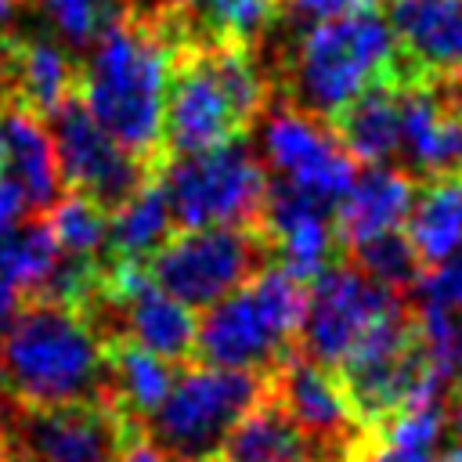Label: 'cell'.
I'll use <instances>...</instances> for the list:
<instances>
[{"label": "cell", "instance_id": "6da1fadb", "mask_svg": "<svg viewBox=\"0 0 462 462\" xmlns=\"http://www.w3.org/2000/svg\"><path fill=\"white\" fill-rule=\"evenodd\" d=\"M195 7H123L79 54V101L130 155L162 166V108L173 51L202 36Z\"/></svg>", "mask_w": 462, "mask_h": 462}, {"label": "cell", "instance_id": "7a4b0ae2", "mask_svg": "<svg viewBox=\"0 0 462 462\" xmlns=\"http://www.w3.org/2000/svg\"><path fill=\"white\" fill-rule=\"evenodd\" d=\"M0 397L29 408L112 404L108 343L79 303L29 296L4 321Z\"/></svg>", "mask_w": 462, "mask_h": 462}, {"label": "cell", "instance_id": "3957f363", "mask_svg": "<svg viewBox=\"0 0 462 462\" xmlns=\"http://www.w3.org/2000/svg\"><path fill=\"white\" fill-rule=\"evenodd\" d=\"M397 54L401 47L393 29L379 18V11L354 7L314 22L292 47H285L274 87H282L285 101L328 123L365 87L386 79Z\"/></svg>", "mask_w": 462, "mask_h": 462}, {"label": "cell", "instance_id": "277c9868", "mask_svg": "<svg viewBox=\"0 0 462 462\" xmlns=\"http://www.w3.org/2000/svg\"><path fill=\"white\" fill-rule=\"evenodd\" d=\"M303 310L307 285L285 267L267 263L206 310L199 321L195 361L267 375L296 346Z\"/></svg>", "mask_w": 462, "mask_h": 462}, {"label": "cell", "instance_id": "5b68a950", "mask_svg": "<svg viewBox=\"0 0 462 462\" xmlns=\"http://www.w3.org/2000/svg\"><path fill=\"white\" fill-rule=\"evenodd\" d=\"M267 393L263 372L188 361L177 368L162 404L141 422L170 462H217L231 426Z\"/></svg>", "mask_w": 462, "mask_h": 462}, {"label": "cell", "instance_id": "8992f818", "mask_svg": "<svg viewBox=\"0 0 462 462\" xmlns=\"http://www.w3.org/2000/svg\"><path fill=\"white\" fill-rule=\"evenodd\" d=\"M177 227H260L271 177L256 159L249 134H235L213 148L170 155L159 166Z\"/></svg>", "mask_w": 462, "mask_h": 462}, {"label": "cell", "instance_id": "52a82bcc", "mask_svg": "<svg viewBox=\"0 0 462 462\" xmlns=\"http://www.w3.org/2000/svg\"><path fill=\"white\" fill-rule=\"evenodd\" d=\"M267 263L274 260L260 227L213 224L170 235L144 260V274L173 300L188 303L191 310H202L245 285Z\"/></svg>", "mask_w": 462, "mask_h": 462}, {"label": "cell", "instance_id": "ba28073f", "mask_svg": "<svg viewBox=\"0 0 462 462\" xmlns=\"http://www.w3.org/2000/svg\"><path fill=\"white\" fill-rule=\"evenodd\" d=\"M141 422L112 404L29 408L0 397L4 462H119Z\"/></svg>", "mask_w": 462, "mask_h": 462}, {"label": "cell", "instance_id": "9c48e42d", "mask_svg": "<svg viewBox=\"0 0 462 462\" xmlns=\"http://www.w3.org/2000/svg\"><path fill=\"white\" fill-rule=\"evenodd\" d=\"M267 397L307 440L314 462H354L372 430L361 426L339 375L292 346L267 372Z\"/></svg>", "mask_w": 462, "mask_h": 462}, {"label": "cell", "instance_id": "30bf717a", "mask_svg": "<svg viewBox=\"0 0 462 462\" xmlns=\"http://www.w3.org/2000/svg\"><path fill=\"white\" fill-rule=\"evenodd\" d=\"M256 123H263V130H260L263 155L282 184H289L325 206H336L350 191V184L357 177V162L336 137L332 123L296 108L285 97L282 101L271 97V105L263 108V116Z\"/></svg>", "mask_w": 462, "mask_h": 462}, {"label": "cell", "instance_id": "8fae6325", "mask_svg": "<svg viewBox=\"0 0 462 462\" xmlns=\"http://www.w3.org/2000/svg\"><path fill=\"white\" fill-rule=\"evenodd\" d=\"M51 123H54L51 141H54L65 191H79V195L94 199L105 213H116L144 180H152L159 173V166H152V162L130 155L123 144H116L108 137V130L87 112L79 94L69 97L47 119V126Z\"/></svg>", "mask_w": 462, "mask_h": 462}, {"label": "cell", "instance_id": "7c38bea8", "mask_svg": "<svg viewBox=\"0 0 462 462\" xmlns=\"http://www.w3.org/2000/svg\"><path fill=\"white\" fill-rule=\"evenodd\" d=\"M397 303H404L401 292L379 285L350 260H336L307 285V310L300 325L303 339H296V346L325 368H336L346 350Z\"/></svg>", "mask_w": 462, "mask_h": 462}, {"label": "cell", "instance_id": "4fadbf2b", "mask_svg": "<svg viewBox=\"0 0 462 462\" xmlns=\"http://www.w3.org/2000/svg\"><path fill=\"white\" fill-rule=\"evenodd\" d=\"M209 36V32H206ZM206 36L184 40L173 51L166 108H162V155H188L213 148L235 134H249L209 65Z\"/></svg>", "mask_w": 462, "mask_h": 462}, {"label": "cell", "instance_id": "5bb4252c", "mask_svg": "<svg viewBox=\"0 0 462 462\" xmlns=\"http://www.w3.org/2000/svg\"><path fill=\"white\" fill-rule=\"evenodd\" d=\"M260 231L271 245V260L285 267L292 278H300L303 285H310L325 267L343 260V242L336 235L332 206L282 180H271Z\"/></svg>", "mask_w": 462, "mask_h": 462}, {"label": "cell", "instance_id": "9a60e30c", "mask_svg": "<svg viewBox=\"0 0 462 462\" xmlns=\"http://www.w3.org/2000/svg\"><path fill=\"white\" fill-rule=\"evenodd\" d=\"M0 94L4 105H22L43 123L79 94V58L51 36L4 32L0 43Z\"/></svg>", "mask_w": 462, "mask_h": 462}, {"label": "cell", "instance_id": "2e32d148", "mask_svg": "<svg viewBox=\"0 0 462 462\" xmlns=\"http://www.w3.org/2000/svg\"><path fill=\"white\" fill-rule=\"evenodd\" d=\"M0 173L25 191L29 209L36 213H51V206L65 191L51 126L11 101L0 105Z\"/></svg>", "mask_w": 462, "mask_h": 462}, {"label": "cell", "instance_id": "e0dca14e", "mask_svg": "<svg viewBox=\"0 0 462 462\" xmlns=\"http://www.w3.org/2000/svg\"><path fill=\"white\" fill-rule=\"evenodd\" d=\"M419 180L408 170H390V166H368V173L354 177L350 191L336 202V235L346 245L379 235V231H397L415 202Z\"/></svg>", "mask_w": 462, "mask_h": 462}, {"label": "cell", "instance_id": "ac0fdd59", "mask_svg": "<svg viewBox=\"0 0 462 462\" xmlns=\"http://www.w3.org/2000/svg\"><path fill=\"white\" fill-rule=\"evenodd\" d=\"M58 256L61 249L47 213L32 209L0 231V325L22 307V300L47 285Z\"/></svg>", "mask_w": 462, "mask_h": 462}, {"label": "cell", "instance_id": "d6986e66", "mask_svg": "<svg viewBox=\"0 0 462 462\" xmlns=\"http://www.w3.org/2000/svg\"><path fill=\"white\" fill-rule=\"evenodd\" d=\"M401 51L426 72L462 69V0H390Z\"/></svg>", "mask_w": 462, "mask_h": 462}, {"label": "cell", "instance_id": "ffe728a7", "mask_svg": "<svg viewBox=\"0 0 462 462\" xmlns=\"http://www.w3.org/2000/svg\"><path fill=\"white\" fill-rule=\"evenodd\" d=\"M336 137L354 155V162L386 166L401 152V105H397V83L379 79L365 87L343 112L332 119Z\"/></svg>", "mask_w": 462, "mask_h": 462}, {"label": "cell", "instance_id": "44dd1931", "mask_svg": "<svg viewBox=\"0 0 462 462\" xmlns=\"http://www.w3.org/2000/svg\"><path fill=\"white\" fill-rule=\"evenodd\" d=\"M177 220L166 199V188L159 173L144 180L116 213H108V242H105V260H130L144 263L170 235Z\"/></svg>", "mask_w": 462, "mask_h": 462}, {"label": "cell", "instance_id": "7402d4cb", "mask_svg": "<svg viewBox=\"0 0 462 462\" xmlns=\"http://www.w3.org/2000/svg\"><path fill=\"white\" fill-rule=\"evenodd\" d=\"M217 462H314L307 440L263 393L224 437Z\"/></svg>", "mask_w": 462, "mask_h": 462}, {"label": "cell", "instance_id": "603a6c76", "mask_svg": "<svg viewBox=\"0 0 462 462\" xmlns=\"http://www.w3.org/2000/svg\"><path fill=\"white\" fill-rule=\"evenodd\" d=\"M408 238L422 267L462 253V177L430 180L426 191L415 195L408 213Z\"/></svg>", "mask_w": 462, "mask_h": 462}, {"label": "cell", "instance_id": "cb8c5ba5", "mask_svg": "<svg viewBox=\"0 0 462 462\" xmlns=\"http://www.w3.org/2000/svg\"><path fill=\"white\" fill-rule=\"evenodd\" d=\"M108 365H112V390H116V408L130 415L134 422H144L162 397L173 386V375L180 365H170L144 346L123 339L108 346Z\"/></svg>", "mask_w": 462, "mask_h": 462}, {"label": "cell", "instance_id": "d4e9b609", "mask_svg": "<svg viewBox=\"0 0 462 462\" xmlns=\"http://www.w3.org/2000/svg\"><path fill=\"white\" fill-rule=\"evenodd\" d=\"M343 256H346L357 271H365L368 278H375L379 285H386V289H393V292L411 289V285L419 282V274H422V260H419L411 238L401 235V231L368 235V238L346 245Z\"/></svg>", "mask_w": 462, "mask_h": 462}, {"label": "cell", "instance_id": "484cf974", "mask_svg": "<svg viewBox=\"0 0 462 462\" xmlns=\"http://www.w3.org/2000/svg\"><path fill=\"white\" fill-rule=\"evenodd\" d=\"M51 217V227H54V238H58V249L61 253H72V256H101L105 260V242H108V213L72 191L65 199L54 202V213Z\"/></svg>", "mask_w": 462, "mask_h": 462}, {"label": "cell", "instance_id": "4316f807", "mask_svg": "<svg viewBox=\"0 0 462 462\" xmlns=\"http://www.w3.org/2000/svg\"><path fill=\"white\" fill-rule=\"evenodd\" d=\"M51 18V25L61 32L65 47L79 58L94 36L123 11V0H32Z\"/></svg>", "mask_w": 462, "mask_h": 462}, {"label": "cell", "instance_id": "83f0119b", "mask_svg": "<svg viewBox=\"0 0 462 462\" xmlns=\"http://www.w3.org/2000/svg\"><path fill=\"white\" fill-rule=\"evenodd\" d=\"M415 292V310H440L458 318L462 310V256L433 263V271H422L419 282L411 285Z\"/></svg>", "mask_w": 462, "mask_h": 462}, {"label": "cell", "instance_id": "f1b7e54d", "mask_svg": "<svg viewBox=\"0 0 462 462\" xmlns=\"http://www.w3.org/2000/svg\"><path fill=\"white\" fill-rule=\"evenodd\" d=\"M354 7H361V0H282V14L300 25H314V22L346 14Z\"/></svg>", "mask_w": 462, "mask_h": 462}, {"label": "cell", "instance_id": "f546056e", "mask_svg": "<svg viewBox=\"0 0 462 462\" xmlns=\"http://www.w3.org/2000/svg\"><path fill=\"white\" fill-rule=\"evenodd\" d=\"M25 209H29L25 191H22L11 177H4V173H0V231H4V227H11L18 217H25Z\"/></svg>", "mask_w": 462, "mask_h": 462}, {"label": "cell", "instance_id": "4dcf8cb0", "mask_svg": "<svg viewBox=\"0 0 462 462\" xmlns=\"http://www.w3.org/2000/svg\"><path fill=\"white\" fill-rule=\"evenodd\" d=\"M119 462H170V458H166V455H162V451H159V448L141 433V437H134V440L126 444V451H123V458H119Z\"/></svg>", "mask_w": 462, "mask_h": 462}, {"label": "cell", "instance_id": "1f68e13d", "mask_svg": "<svg viewBox=\"0 0 462 462\" xmlns=\"http://www.w3.org/2000/svg\"><path fill=\"white\" fill-rule=\"evenodd\" d=\"M451 372L458 375V390H462V321L455 328V357H451Z\"/></svg>", "mask_w": 462, "mask_h": 462}, {"label": "cell", "instance_id": "d6a6232c", "mask_svg": "<svg viewBox=\"0 0 462 462\" xmlns=\"http://www.w3.org/2000/svg\"><path fill=\"white\" fill-rule=\"evenodd\" d=\"M440 462H462V444H458V448H451V451H448Z\"/></svg>", "mask_w": 462, "mask_h": 462}, {"label": "cell", "instance_id": "836d02e7", "mask_svg": "<svg viewBox=\"0 0 462 462\" xmlns=\"http://www.w3.org/2000/svg\"><path fill=\"white\" fill-rule=\"evenodd\" d=\"M0 462H4V444H0Z\"/></svg>", "mask_w": 462, "mask_h": 462}, {"label": "cell", "instance_id": "e575fe53", "mask_svg": "<svg viewBox=\"0 0 462 462\" xmlns=\"http://www.w3.org/2000/svg\"><path fill=\"white\" fill-rule=\"evenodd\" d=\"M0 105H4V94H0Z\"/></svg>", "mask_w": 462, "mask_h": 462}, {"label": "cell", "instance_id": "d590c367", "mask_svg": "<svg viewBox=\"0 0 462 462\" xmlns=\"http://www.w3.org/2000/svg\"><path fill=\"white\" fill-rule=\"evenodd\" d=\"M458 76H462V69H458Z\"/></svg>", "mask_w": 462, "mask_h": 462}]
</instances>
